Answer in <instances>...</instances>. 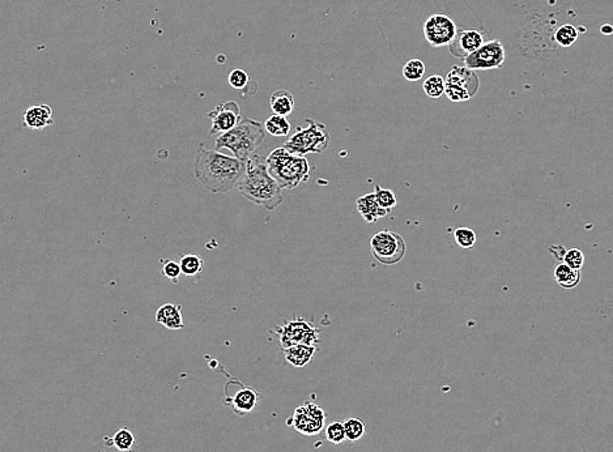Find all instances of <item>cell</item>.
Here are the masks:
<instances>
[{"mask_svg": "<svg viewBox=\"0 0 613 452\" xmlns=\"http://www.w3.org/2000/svg\"><path fill=\"white\" fill-rule=\"evenodd\" d=\"M246 171V161L219 151H208L199 144L194 161V174L202 186L213 193L232 191Z\"/></svg>", "mask_w": 613, "mask_h": 452, "instance_id": "1", "label": "cell"}, {"mask_svg": "<svg viewBox=\"0 0 613 452\" xmlns=\"http://www.w3.org/2000/svg\"><path fill=\"white\" fill-rule=\"evenodd\" d=\"M238 191L243 198L258 206L274 211L284 202L283 189L267 166V158L254 153L246 161V171L238 183Z\"/></svg>", "mask_w": 613, "mask_h": 452, "instance_id": "2", "label": "cell"}, {"mask_svg": "<svg viewBox=\"0 0 613 452\" xmlns=\"http://www.w3.org/2000/svg\"><path fill=\"white\" fill-rule=\"evenodd\" d=\"M265 139V124L250 118H242L233 130L217 136L215 151L229 150L235 157L248 161Z\"/></svg>", "mask_w": 613, "mask_h": 452, "instance_id": "3", "label": "cell"}, {"mask_svg": "<svg viewBox=\"0 0 613 452\" xmlns=\"http://www.w3.org/2000/svg\"><path fill=\"white\" fill-rule=\"evenodd\" d=\"M267 166L269 174L276 179L283 190H293L310 178V165L306 157L293 154L284 147L268 154Z\"/></svg>", "mask_w": 613, "mask_h": 452, "instance_id": "4", "label": "cell"}, {"mask_svg": "<svg viewBox=\"0 0 613 452\" xmlns=\"http://www.w3.org/2000/svg\"><path fill=\"white\" fill-rule=\"evenodd\" d=\"M307 127H298L284 145V148L293 154L305 157L310 153H322L330 147L331 135L326 126L311 119H307Z\"/></svg>", "mask_w": 613, "mask_h": 452, "instance_id": "5", "label": "cell"}, {"mask_svg": "<svg viewBox=\"0 0 613 452\" xmlns=\"http://www.w3.org/2000/svg\"><path fill=\"white\" fill-rule=\"evenodd\" d=\"M370 250L378 263L383 265H395L403 261L407 245L400 234L382 230L372 237Z\"/></svg>", "mask_w": 613, "mask_h": 452, "instance_id": "6", "label": "cell"}, {"mask_svg": "<svg viewBox=\"0 0 613 452\" xmlns=\"http://www.w3.org/2000/svg\"><path fill=\"white\" fill-rule=\"evenodd\" d=\"M275 333L279 336L281 348L287 349L293 345L315 346L320 343L321 331L313 323L307 322L306 319L297 318L293 320H288L283 326L275 327Z\"/></svg>", "mask_w": 613, "mask_h": 452, "instance_id": "7", "label": "cell"}, {"mask_svg": "<svg viewBox=\"0 0 613 452\" xmlns=\"http://www.w3.org/2000/svg\"><path fill=\"white\" fill-rule=\"evenodd\" d=\"M479 78L472 69L454 66L446 76L445 95L453 102L471 99L479 91Z\"/></svg>", "mask_w": 613, "mask_h": 452, "instance_id": "8", "label": "cell"}, {"mask_svg": "<svg viewBox=\"0 0 613 452\" xmlns=\"http://www.w3.org/2000/svg\"><path fill=\"white\" fill-rule=\"evenodd\" d=\"M288 425L304 436L311 437L320 434L326 425V412L318 404L305 401L293 412Z\"/></svg>", "mask_w": 613, "mask_h": 452, "instance_id": "9", "label": "cell"}, {"mask_svg": "<svg viewBox=\"0 0 613 452\" xmlns=\"http://www.w3.org/2000/svg\"><path fill=\"white\" fill-rule=\"evenodd\" d=\"M506 58L505 47L501 42H485L480 49L463 59L464 66L472 71H488L501 69Z\"/></svg>", "mask_w": 613, "mask_h": 452, "instance_id": "10", "label": "cell"}, {"mask_svg": "<svg viewBox=\"0 0 613 452\" xmlns=\"http://www.w3.org/2000/svg\"><path fill=\"white\" fill-rule=\"evenodd\" d=\"M424 34L433 47L450 46L458 34V27L450 16L435 14L428 17L425 21Z\"/></svg>", "mask_w": 613, "mask_h": 452, "instance_id": "11", "label": "cell"}, {"mask_svg": "<svg viewBox=\"0 0 613 452\" xmlns=\"http://www.w3.org/2000/svg\"><path fill=\"white\" fill-rule=\"evenodd\" d=\"M212 126L209 130V135H223L225 132L233 130L241 121V109L237 102L235 101H226L223 104H219L215 109L207 114Z\"/></svg>", "mask_w": 613, "mask_h": 452, "instance_id": "12", "label": "cell"}, {"mask_svg": "<svg viewBox=\"0 0 613 452\" xmlns=\"http://www.w3.org/2000/svg\"><path fill=\"white\" fill-rule=\"evenodd\" d=\"M483 45L484 36L481 32L474 29H466L458 32L455 40L450 45V53L464 59L466 56L480 49Z\"/></svg>", "mask_w": 613, "mask_h": 452, "instance_id": "13", "label": "cell"}, {"mask_svg": "<svg viewBox=\"0 0 613 452\" xmlns=\"http://www.w3.org/2000/svg\"><path fill=\"white\" fill-rule=\"evenodd\" d=\"M259 398L261 396L258 391L243 385L232 398L226 399V404L237 416H246L255 411Z\"/></svg>", "mask_w": 613, "mask_h": 452, "instance_id": "14", "label": "cell"}, {"mask_svg": "<svg viewBox=\"0 0 613 452\" xmlns=\"http://www.w3.org/2000/svg\"><path fill=\"white\" fill-rule=\"evenodd\" d=\"M356 206L360 216L369 224H374L378 219H383L390 213L387 209L379 206L374 192L360 196L356 200Z\"/></svg>", "mask_w": 613, "mask_h": 452, "instance_id": "15", "label": "cell"}, {"mask_svg": "<svg viewBox=\"0 0 613 452\" xmlns=\"http://www.w3.org/2000/svg\"><path fill=\"white\" fill-rule=\"evenodd\" d=\"M24 126L32 130H42L54 123V112L49 105H36L25 110Z\"/></svg>", "mask_w": 613, "mask_h": 452, "instance_id": "16", "label": "cell"}, {"mask_svg": "<svg viewBox=\"0 0 613 452\" xmlns=\"http://www.w3.org/2000/svg\"><path fill=\"white\" fill-rule=\"evenodd\" d=\"M156 322L163 324L165 329H170V331L183 329L184 324H183L181 305H174V303L163 305L156 311Z\"/></svg>", "mask_w": 613, "mask_h": 452, "instance_id": "17", "label": "cell"}, {"mask_svg": "<svg viewBox=\"0 0 613 452\" xmlns=\"http://www.w3.org/2000/svg\"><path fill=\"white\" fill-rule=\"evenodd\" d=\"M284 350V357L288 364L294 368H304L310 364L311 358L317 352V346L313 345H293Z\"/></svg>", "mask_w": 613, "mask_h": 452, "instance_id": "18", "label": "cell"}, {"mask_svg": "<svg viewBox=\"0 0 613 452\" xmlns=\"http://www.w3.org/2000/svg\"><path fill=\"white\" fill-rule=\"evenodd\" d=\"M269 106L274 111V114L288 117L294 109V97L291 92L285 89H279L275 93H272L269 99Z\"/></svg>", "mask_w": 613, "mask_h": 452, "instance_id": "19", "label": "cell"}, {"mask_svg": "<svg viewBox=\"0 0 613 452\" xmlns=\"http://www.w3.org/2000/svg\"><path fill=\"white\" fill-rule=\"evenodd\" d=\"M555 278L561 288L572 289L579 284L581 274L579 271L573 270L572 267L562 261L555 268Z\"/></svg>", "mask_w": 613, "mask_h": 452, "instance_id": "20", "label": "cell"}, {"mask_svg": "<svg viewBox=\"0 0 613 452\" xmlns=\"http://www.w3.org/2000/svg\"><path fill=\"white\" fill-rule=\"evenodd\" d=\"M265 132L272 136H287L291 132V123L287 117L272 114L265 122Z\"/></svg>", "mask_w": 613, "mask_h": 452, "instance_id": "21", "label": "cell"}, {"mask_svg": "<svg viewBox=\"0 0 613 452\" xmlns=\"http://www.w3.org/2000/svg\"><path fill=\"white\" fill-rule=\"evenodd\" d=\"M180 264H181L182 274H184L187 277L199 276L203 272V268H204L203 258L196 254L182 255Z\"/></svg>", "mask_w": 613, "mask_h": 452, "instance_id": "22", "label": "cell"}, {"mask_svg": "<svg viewBox=\"0 0 613 452\" xmlns=\"http://www.w3.org/2000/svg\"><path fill=\"white\" fill-rule=\"evenodd\" d=\"M424 92L429 98H440L445 95L446 91V79L440 75H432L424 82Z\"/></svg>", "mask_w": 613, "mask_h": 452, "instance_id": "23", "label": "cell"}, {"mask_svg": "<svg viewBox=\"0 0 613 452\" xmlns=\"http://www.w3.org/2000/svg\"><path fill=\"white\" fill-rule=\"evenodd\" d=\"M112 446L119 452L130 451L135 446V436L128 427L119 429L112 436Z\"/></svg>", "mask_w": 613, "mask_h": 452, "instance_id": "24", "label": "cell"}, {"mask_svg": "<svg viewBox=\"0 0 613 452\" xmlns=\"http://www.w3.org/2000/svg\"><path fill=\"white\" fill-rule=\"evenodd\" d=\"M578 40V29L570 24L558 27L555 33V41L562 47H570Z\"/></svg>", "mask_w": 613, "mask_h": 452, "instance_id": "25", "label": "cell"}, {"mask_svg": "<svg viewBox=\"0 0 613 452\" xmlns=\"http://www.w3.org/2000/svg\"><path fill=\"white\" fill-rule=\"evenodd\" d=\"M425 75V64L420 59L408 60L403 67V76L408 82H418Z\"/></svg>", "mask_w": 613, "mask_h": 452, "instance_id": "26", "label": "cell"}, {"mask_svg": "<svg viewBox=\"0 0 613 452\" xmlns=\"http://www.w3.org/2000/svg\"><path fill=\"white\" fill-rule=\"evenodd\" d=\"M343 424H344L346 436L348 440L356 442V440L363 438V434H365V424L360 418H356V417L347 418Z\"/></svg>", "mask_w": 613, "mask_h": 452, "instance_id": "27", "label": "cell"}, {"mask_svg": "<svg viewBox=\"0 0 613 452\" xmlns=\"http://www.w3.org/2000/svg\"><path fill=\"white\" fill-rule=\"evenodd\" d=\"M374 193L379 206L391 212L395 206H398V199L395 196V192L389 189H383L379 185L374 186Z\"/></svg>", "mask_w": 613, "mask_h": 452, "instance_id": "28", "label": "cell"}, {"mask_svg": "<svg viewBox=\"0 0 613 452\" xmlns=\"http://www.w3.org/2000/svg\"><path fill=\"white\" fill-rule=\"evenodd\" d=\"M454 239L457 245L461 248H472L477 241V235L474 229L461 226L454 232Z\"/></svg>", "mask_w": 613, "mask_h": 452, "instance_id": "29", "label": "cell"}, {"mask_svg": "<svg viewBox=\"0 0 613 452\" xmlns=\"http://www.w3.org/2000/svg\"><path fill=\"white\" fill-rule=\"evenodd\" d=\"M324 437L333 444L343 443L347 439L344 424L343 423H331L330 425L326 426Z\"/></svg>", "mask_w": 613, "mask_h": 452, "instance_id": "30", "label": "cell"}, {"mask_svg": "<svg viewBox=\"0 0 613 452\" xmlns=\"http://www.w3.org/2000/svg\"><path fill=\"white\" fill-rule=\"evenodd\" d=\"M229 85L236 89V91H242L248 86V84L250 82V76L249 73L243 69H235L228 78Z\"/></svg>", "mask_w": 613, "mask_h": 452, "instance_id": "31", "label": "cell"}, {"mask_svg": "<svg viewBox=\"0 0 613 452\" xmlns=\"http://www.w3.org/2000/svg\"><path fill=\"white\" fill-rule=\"evenodd\" d=\"M564 263L572 267L573 270L579 271L585 264V254L579 248H570L564 257Z\"/></svg>", "mask_w": 613, "mask_h": 452, "instance_id": "32", "label": "cell"}, {"mask_svg": "<svg viewBox=\"0 0 613 452\" xmlns=\"http://www.w3.org/2000/svg\"><path fill=\"white\" fill-rule=\"evenodd\" d=\"M163 274L167 277V280H170L171 283L178 284L182 274L181 264L174 261H164Z\"/></svg>", "mask_w": 613, "mask_h": 452, "instance_id": "33", "label": "cell"}, {"mask_svg": "<svg viewBox=\"0 0 613 452\" xmlns=\"http://www.w3.org/2000/svg\"><path fill=\"white\" fill-rule=\"evenodd\" d=\"M600 32L605 36H610V34H613V27L610 24H604L603 27H600Z\"/></svg>", "mask_w": 613, "mask_h": 452, "instance_id": "34", "label": "cell"}, {"mask_svg": "<svg viewBox=\"0 0 613 452\" xmlns=\"http://www.w3.org/2000/svg\"><path fill=\"white\" fill-rule=\"evenodd\" d=\"M579 32H584V33H585L586 27H578V33H579Z\"/></svg>", "mask_w": 613, "mask_h": 452, "instance_id": "35", "label": "cell"}]
</instances>
